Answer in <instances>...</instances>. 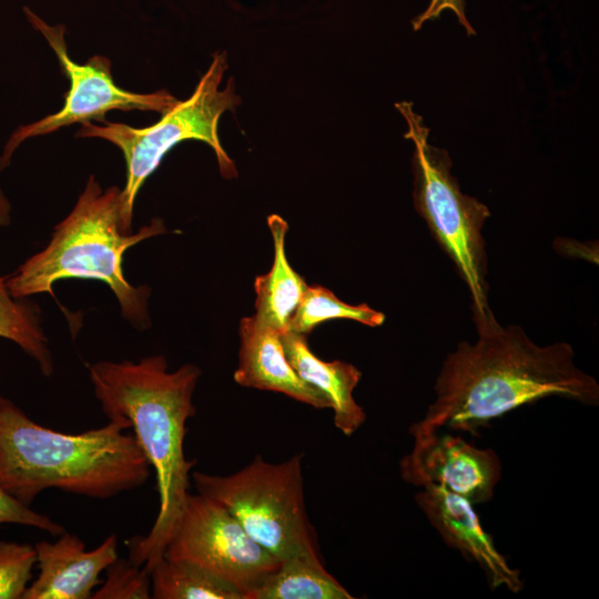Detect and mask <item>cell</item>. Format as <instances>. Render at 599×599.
Returning a JSON list of instances; mask_svg holds the SVG:
<instances>
[{"mask_svg": "<svg viewBox=\"0 0 599 599\" xmlns=\"http://www.w3.org/2000/svg\"><path fill=\"white\" fill-rule=\"evenodd\" d=\"M323 566L319 556L297 555L280 561L250 592L248 599H352Z\"/></svg>", "mask_w": 599, "mask_h": 599, "instance_id": "obj_16", "label": "cell"}, {"mask_svg": "<svg viewBox=\"0 0 599 599\" xmlns=\"http://www.w3.org/2000/svg\"><path fill=\"white\" fill-rule=\"evenodd\" d=\"M37 564L33 546L0 541V599H22Z\"/></svg>", "mask_w": 599, "mask_h": 599, "instance_id": "obj_20", "label": "cell"}, {"mask_svg": "<svg viewBox=\"0 0 599 599\" xmlns=\"http://www.w3.org/2000/svg\"><path fill=\"white\" fill-rule=\"evenodd\" d=\"M93 390L109 422L131 428L156 476L159 511L146 536L128 540L129 560L150 572L176 528L195 460L185 458L186 423L201 370L185 364L174 372L162 355L139 362H99L89 368Z\"/></svg>", "mask_w": 599, "mask_h": 599, "instance_id": "obj_2", "label": "cell"}, {"mask_svg": "<svg viewBox=\"0 0 599 599\" xmlns=\"http://www.w3.org/2000/svg\"><path fill=\"white\" fill-rule=\"evenodd\" d=\"M23 11L30 24L54 51L62 71L70 80V89L60 111L14 130L0 155V170L9 165L12 154L27 139L52 133L73 123L91 120L103 123L106 121L105 114L112 110L155 111L163 114L179 103L180 100L164 90L141 94L118 87L113 81L111 62L105 57L93 55L84 64L72 61L64 39L65 27L48 24L28 7H23Z\"/></svg>", "mask_w": 599, "mask_h": 599, "instance_id": "obj_8", "label": "cell"}, {"mask_svg": "<svg viewBox=\"0 0 599 599\" xmlns=\"http://www.w3.org/2000/svg\"><path fill=\"white\" fill-rule=\"evenodd\" d=\"M407 123L404 138L414 144V205L424 219L434 240L453 262L466 284L471 311L484 312L488 304V262L481 234L489 209L461 192L451 174V160L446 150L428 142L429 129L413 103L395 104Z\"/></svg>", "mask_w": 599, "mask_h": 599, "instance_id": "obj_6", "label": "cell"}, {"mask_svg": "<svg viewBox=\"0 0 599 599\" xmlns=\"http://www.w3.org/2000/svg\"><path fill=\"white\" fill-rule=\"evenodd\" d=\"M471 313L477 339L458 343L443 362L435 400L409 427L414 440L444 429L479 436L491 420L552 396L599 404V385L576 366L570 344L540 346L521 327L502 326L490 307Z\"/></svg>", "mask_w": 599, "mask_h": 599, "instance_id": "obj_1", "label": "cell"}, {"mask_svg": "<svg viewBox=\"0 0 599 599\" xmlns=\"http://www.w3.org/2000/svg\"><path fill=\"white\" fill-rule=\"evenodd\" d=\"M17 524L43 530L51 536L64 531L63 526L50 517L32 510L29 506L14 499L0 487V525Z\"/></svg>", "mask_w": 599, "mask_h": 599, "instance_id": "obj_22", "label": "cell"}, {"mask_svg": "<svg viewBox=\"0 0 599 599\" xmlns=\"http://www.w3.org/2000/svg\"><path fill=\"white\" fill-rule=\"evenodd\" d=\"M226 69L225 52H215L192 95L179 101L153 125L133 128L108 121L102 125L81 123L75 136L108 140L123 153L126 181L120 194V227L124 234L131 233L133 205L141 186L158 169L164 155L180 142L199 140L207 143L215 153L222 176L233 179L237 175L235 164L224 151L217 133L221 115L240 103L232 79L225 88L220 89Z\"/></svg>", "mask_w": 599, "mask_h": 599, "instance_id": "obj_5", "label": "cell"}, {"mask_svg": "<svg viewBox=\"0 0 599 599\" xmlns=\"http://www.w3.org/2000/svg\"><path fill=\"white\" fill-rule=\"evenodd\" d=\"M116 535L108 536L97 548L67 531L53 541L34 545L38 577L28 586L22 599H89L102 583L101 573L119 557Z\"/></svg>", "mask_w": 599, "mask_h": 599, "instance_id": "obj_12", "label": "cell"}, {"mask_svg": "<svg viewBox=\"0 0 599 599\" xmlns=\"http://www.w3.org/2000/svg\"><path fill=\"white\" fill-rule=\"evenodd\" d=\"M105 580L92 593L94 599H149L150 573L129 559L116 558L106 569Z\"/></svg>", "mask_w": 599, "mask_h": 599, "instance_id": "obj_21", "label": "cell"}, {"mask_svg": "<svg viewBox=\"0 0 599 599\" xmlns=\"http://www.w3.org/2000/svg\"><path fill=\"white\" fill-rule=\"evenodd\" d=\"M150 468L133 434L121 424L65 434L37 424L0 396V487L27 506L52 488L112 498L144 485Z\"/></svg>", "mask_w": 599, "mask_h": 599, "instance_id": "obj_3", "label": "cell"}, {"mask_svg": "<svg viewBox=\"0 0 599 599\" xmlns=\"http://www.w3.org/2000/svg\"><path fill=\"white\" fill-rule=\"evenodd\" d=\"M164 558L190 562L250 592L280 564L217 501L189 494Z\"/></svg>", "mask_w": 599, "mask_h": 599, "instance_id": "obj_9", "label": "cell"}, {"mask_svg": "<svg viewBox=\"0 0 599 599\" xmlns=\"http://www.w3.org/2000/svg\"><path fill=\"white\" fill-rule=\"evenodd\" d=\"M120 194L118 186L102 190L94 175L70 214L57 225L49 244L29 257L7 278L16 298L52 293L62 278H89L104 282L115 294L123 316L146 326V286L134 287L123 275L124 252L139 242L166 232L163 222L154 219L135 234H124L120 227Z\"/></svg>", "mask_w": 599, "mask_h": 599, "instance_id": "obj_4", "label": "cell"}, {"mask_svg": "<svg viewBox=\"0 0 599 599\" xmlns=\"http://www.w3.org/2000/svg\"><path fill=\"white\" fill-rule=\"evenodd\" d=\"M402 478L412 485L445 488L470 501L487 502L501 477V463L490 448H478L459 435L438 432L415 439L399 461Z\"/></svg>", "mask_w": 599, "mask_h": 599, "instance_id": "obj_10", "label": "cell"}, {"mask_svg": "<svg viewBox=\"0 0 599 599\" xmlns=\"http://www.w3.org/2000/svg\"><path fill=\"white\" fill-rule=\"evenodd\" d=\"M149 573L151 598L245 599L237 588L186 561L163 557Z\"/></svg>", "mask_w": 599, "mask_h": 599, "instance_id": "obj_17", "label": "cell"}, {"mask_svg": "<svg viewBox=\"0 0 599 599\" xmlns=\"http://www.w3.org/2000/svg\"><path fill=\"white\" fill-rule=\"evenodd\" d=\"M0 337L13 342L32 357L42 374H52V358L37 312L11 295L3 276H0Z\"/></svg>", "mask_w": 599, "mask_h": 599, "instance_id": "obj_18", "label": "cell"}, {"mask_svg": "<svg viewBox=\"0 0 599 599\" xmlns=\"http://www.w3.org/2000/svg\"><path fill=\"white\" fill-rule=\"evenodd\" d=\"M267 224L274 243V262L266 274L255 278L254 315L284 333L308 285L286 258L285 236L288 225L285 220L274 214L267 219Z\"/></svg>", "mask_w": 599, "mask_h": 599, "instance_id": "obj_15", "label": "cell"}, {"mask_svg": "<svg viewBox=\"0 0 599 599\" xmlns=\"http://www.w3.org/2000/svg\"><path fill=\"white\" fill-rule=\"evenodd\" d=\"M282 342L287 359L297 375L321 392L333 410L334 425L344 435H353L366 420V414L354 396L362 372L353 364L318 358L305 335L286 331Z\"/></svg>", "mask_w": 599, "mask_h": 599, "instance_id": "obj_14", "label": "cell"}, {"mask_svg": "<svg viewBox=\"0 0 599 599\" xmlns=\"http://www.w3.org/2000/svg\"><path fill=\"white\" fill-rule=\"evenodd\" d=\"M10 203L6 195L3 194L2 190L0 189V225L4 226L10 223Z\"/></svg>", "mask_w": 599, "mask_h": 599, "instance_id": "obj_24", "label": "cell"}, {"mask_svg": "<svg viewBox=\"0 0 599 599\" xmlns=\"http://www.w3.org/2000/svg\"><path fill=\"white\" fill-rule=\"evenodd\" d=\"M415 501L444 542L475 561L491 589L506 587L517 593L524 588L520 571L511 568L497 550L491 535L481 526L474 505L445 488L425 485Z\"/></svg>", "mask_w": 599, "mask_h": 599, "instance_id": "obj_11", "label": "cell"}, {"mask_svg": "<svg viewBox=\"0 0 599 599\" xmlns=\"http://www.w3.org/2000/svg\"><path fill=\"white\" fill-rule=\"evenodd\" d=\"M331 319H351L377 327L384 323L385 315L367 304H347L321 285H308L287 331L307 336L318 324Z\"/></svg>", "mask_w": 599, "mask_h": 599, "instance_id": "obj_19", "label": "cell"}, {"mask_svg": "<svg viewBox=\"0 0 599 599\" xmlns=\"http://www.w3.org/2000/svg\"><path fill=\"white\" fill-rule=\"evenodd\" d=\"M302 454L281 463L261 456L227 476L193 471L196 490L221 504L278 561L318 556L304 502Z\"/></svg>", "mask_w": 599, "mask_h": 599, "instance_id": "obj_7", "label": "cell"}, {"mask_svg": "<svg viewBox=\"0 0 599 599\" xmlns=\"http://www.w3.org/2000/svg\"><path fill=\"white\" fill-rule=\"evenodd\" d=\"M444 10H450L455 13L459 24L468 35L476 34L474 27L466 17L464 0H430L424 12L413 19L414 31H418L425 22L438 19Z\"/></svg>", "mask_w": 599, "mask_h": 599, "instance_id": "obj_23", "label": "cell"}, {"mask_svg": "<svg viewBox=\"0 0 599 599\" xmlns=\"http://www.w3.org/2000/svg\"><path fill=\"white\" fill-rule=\"evenodd\" d=\"M240 338L238 364L234 372L238 385L281 393L317 409L329 408L326 397L292 367L281 332L253 315L241 321Z\"/></svg>", "mask_w": 599, "mask_h": 599, "instance_id": "obj_13", "label": "cell"}]
</instances>
